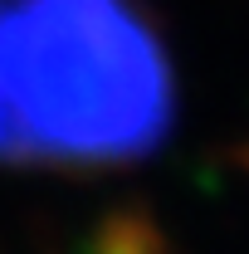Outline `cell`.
<instances>
[{
    "instance_id": "1",
    "label": "cell",
    "mask_w": 249,
    "mask_h": 254,
    "mask_svg": "<svg viewBox=\"0 0 249 254\" xmlns=\"http://www.w3.org/2000/svg\"><path fill=\"white\" fill-rule=\"evenodd\" d=\"M176 123V73L132 0H0V161H142Z\"/></svg>"
}]
</instances>
